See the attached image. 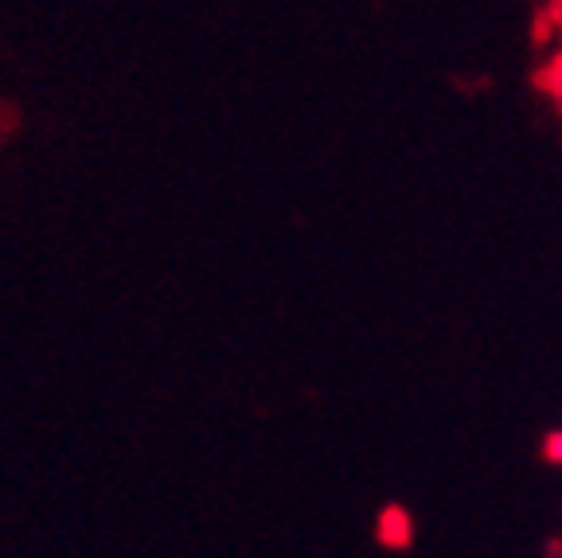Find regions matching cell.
I'll return each mask as SVG.
<instances>
[{
    "mask_svg": "<svg viewBox=\"0 0 562 558\" xmlns=\"http://www.w3.org/2000/svg\"><path fill=\"white\" fill-rule=\"evenodd\" d=\"M375 535H379V543H383V547H391V550L411 547V539H414L411 512H406V507H398V504L383 507V512H379Z\"/></svg>",
    "mask_w": 562,
    "mask_h": 558,
    "instance_id": "1",
    "label": "cell"
},
{
    "mask_svg": "<svg viewBox=\"0 0 562 558\" xmlns=\"http://www.w3.org/2000/svg\"><path fill=\"white\" fill-rule=\"evenodd\" d=\"M543 454H547V461L562 465V429H554V434H551V437H547V445H543Z\"/></svg>",
    "mask_w": 562,
    "mask_h": 558,
    "instance_id": "2",
    "label": "cell"
}]
</instances>
